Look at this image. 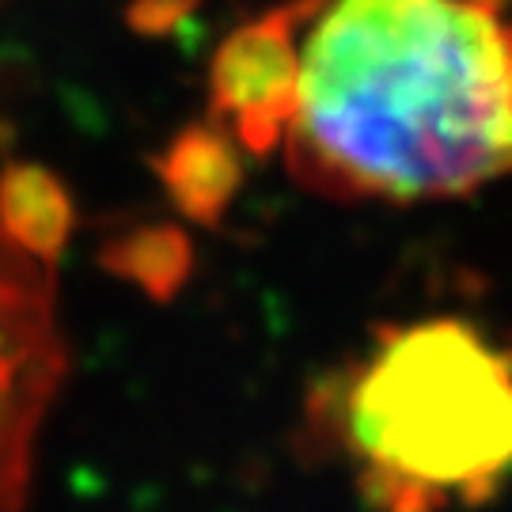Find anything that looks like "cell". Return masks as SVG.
I'll list each match as a JSON object with an SVG mask.
<instances>
[{
    "label": "cell",
    "instance_id": "obj_4",
    "mask_svg": "<svg viewBox=\"0 0 512 512\" xmlns=\"http://www.w3.org/2000/svg\"><path fill=\"white\" fill-rule=\"evenodd\" d=\"M315 0H293L243 23L213 57V110L232 122L236 141L255 156L281 145L300 84V31Z\"/></svg>",
    "mask_w": 512,
    "mask_h": 512
},
{
    "label": "cell",
    "instance_id": "obj_7",
    "mask_svg": "<svg viewBox=\"0 0 512 512\" xmlns=\"http://www.w3.org/2000/svg\"><path fill=\"white\" fill-rule=\"evenodd\" d=\"M103 266L114 277L137 285L152 300H171L183 289L186 274L194 266V251L179 228L152 224V228H137V232H126L114 243H107Z\"/></svg>",
    "mask_w": 512,
    "mask_h": 512
},
{
    "label": "cell",
    "instance_id": "obj_8",
    "mask_svg": "<svg viewBox=\"0 0 512 512\" xmlns=\"http://www.w3.org/2000/svg\"><path fill=\"white\" fill-rule=\"evenodd\" d=\"M186 4L190 0H137L133 4V23L141 27V31H167L175 19L186 12Z\"/></svg>",
    "mask_w": 512,
    "mask_h": 512
},
{
    "label": "cell",
    "instance_id": "obj_6",
    "mask_svg": "<svg viewBox=\"0 0 512 512\" xmlns=\"http://www.w3.org/2000/svg\"><path fill=\"white\" fill-rule=\"evenodd\" d=\"M0 224L27 251L54 262L73 232V202L46 167L16 164L0 175Z\"/></svg>",
    "mask_w": 512,
    "mask_h": 512
},
{
    "label": "cell",
    "instance_id": "obj_5",
    "mask_svg": "<svg viewBox=\"0 0 512 512\" xmlns=\"http://www.w3.org/2000/svg\"><path fill=\"white\" fill-rule=\"evenodd\" d=\"M156 171L186 217L198 224H217L243 183L236 133L213 126L183 129L167 145Z\"/></svg>",
    "mask_w": 512,
    "mask_h": 512
},
{
    "label": "cell",
    "instance_id": "obj_2",
    "mask_svg": "<svg viewBox=\"0 0 512 512\" xmlns=\"http://www.w3.org/2000/svg\"><path fill=\"white\" fill-rule=\"evenodd\" d=\"M311 418L376 512L482 505L512 475V353L459 319L384 330Z\"/></svg>",
    "mask_w": 512,
    "mask_h": 512
},
{
    "label": "cell",
    "instance_id": "obj_3",
    "mask_svg": "<svg viewBox=\"0 0 512 512\" xmlns=\"http://www.w3.org/2000/svg\"><path fill=\"white\" fill-rule=\"evenodd\" d=\"M69 368L50 262L0 224V512H23L42 421Z\"/></svg>",
    "mask_w": 512,
    "mask_h": 512
},
{
    "label": "cell",
    "instance_id": "obj_1",
    "mask_svg": "<svg viewBox=\"0 0 512 512\" xmlns=\"http://www.w3.org/2000/svg\"><path fill=\"white\" fill-rule=\"evenodd\" d=\"M505 0H315L281 148L346 202L456 198L512 171Z\"/></svg>",
    "mask_w": 512,
    "mask_h": 512
}]
</instances>
